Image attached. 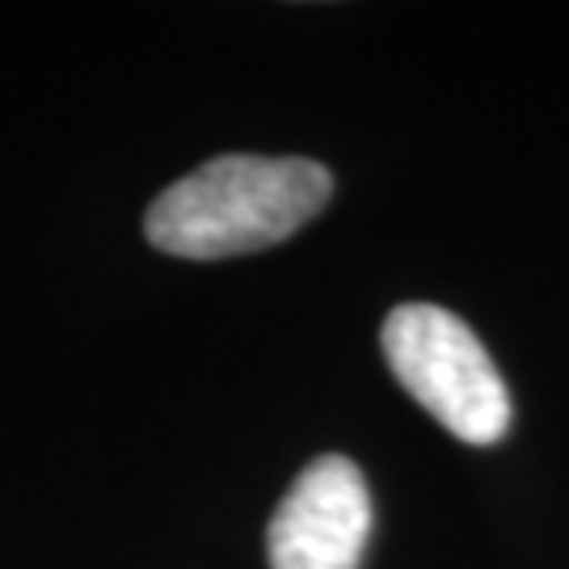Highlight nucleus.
Returning <instances> with one entry per match:
<instances>
[{"label":"nucleus","mask_w":569,"mask_h":569,"mask_svg":"<svg viewBox=\"0 0 569 569\" xmlns=\"http://www.w3.org/2000/svg\"><path fill=\"white\" fill-rule=\"evenodd\" d=\"M329 194V169L305 157H216L148 207L143 232L161 253L216 262L287 241Z\"/></svg>","instance_id":"f257e3e1"},{"label":"nucleus","mask_w":569,"mask_h":569,"mask_svg":"<svg viewBox=\"0 0 569 569\" xmlns=\"http://www.w3.org/2000/svg\"><path fill=\"white\" fill-rule=\"evenodd\" d=\"M385 359L435 422L472 448L498 443L510 427V392L477 333L435 305H401L385 321Z\"/></svg>","instance_id":"f03ea898"},{"label":"nucleus","mask_w":569,"mask_h":569,"mask_svg":"<svg viewBox=\"0 0 569 569\" xmlns=\"http://www.w3.org/2000/svg\"><path fill=\"white\" fill-rule=\"evenodd\" d=\"M371 531V493L346 456H317L270 519V569H359Z\"/></svg>","instance_id":"7ed1b4c3"}]
</instances>
